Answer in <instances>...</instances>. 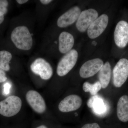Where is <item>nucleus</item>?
I'll list each match as a JSON object with an SVG mask.
<instances>
[{"mask_svg":"<svg viewBox=\"0 0 128 128\" xmlns=\"http://www.w3.org/2000/svg\"><path fill=\"white\" fill-rule=\"evenodd\" d=\"M81 10L80 7L74 6L61 15L57 21L59 27L64 28L72 25L77 21Z\"/></svg>","mask_w":128,"mask_h":128,"instance_id":"f8f14e48","label":"nucleus"},{"mask_svg":"<svg viewBox=\"0 0 128 128\" xmlns=\"http://www.w3.org/2000/svg\"><path fill=\"white\" fill-rule=\"evenodd\" d=\"M22 105V102L19 97L9 96L0 102V114L5 117L13 116L20 112Z\"/></svg>","mask_w":128,"mask_h":128,"instance_id":"f03ea898","label":"nucleus"},{"mask_svg":"<svg viewBox=\"0 0 128 128\" xmlns=\"http://www.w3.org/2000/svg\"><path fill=\"white\" fill-rule=\"evenodd\" d=\"M40 1L43 4L47 5L52 2V0H40Z\"/></svg>","mask_w":128,"mask_h":128,"instance_id":"4be33fe9","label":"nucleus"},{"mask_svg":"<svg viewBox=\"0 0 128 128\" xmlns=\"http://www.w3.org/2000/svg\"><path fill=\"white\" fill-rule=\"evenodd\" d=\"M98 12L94 9L84 10L81 12L76 21V26L78 31L84 32L98 17Z\"/></svg>","mask_w":128,"mask_h":128,"instance_id":"423d86ee","label":"nucleus"},{"mask_svg":"<svg viewBox=\"0 0 128 128\" xmlns=\"http://www.w3.org/2000/svg\"><path fill=\"white\" fill-rule=\"evenodd\" d=\"M28 1V0H16L17 2L20 4H24V3L27 2Z\"/></svg>","mask_w":128,"mask_h":128,"instance_id":"b1692460","label":"nucleus"},{"mask_svg":"<svg viewBox=\"0 0 128 128\" xmlns=\"http://www.w3.org/2000/svg\"><path fill=\"white\" fill-rule=\"evenodd\" d=\"M59 50L60 53L66 54L72 50L74 44L73 35L68 32H62L59 36Z\"/></svg>","mask_w":128,"mask_h":128,"instance_id":"ddd939ff","label":"nucleus"},{"mask_svg":"<svg viewBox=\"0 0 128 128\" xmlns=\"http://www.w3.org/2000/svg\"><path fill=\"white\" fill-rule=\"evenodd\" d=\"M117 115L118 119L124 122L128 121V96L124 95L120 98L117 105Z\"/></svg>","mask_w":128,"mask_h":128,"instance_id":"4468645a","label":"nucleus"},{"mask_svg":"<svg viewBox=\"0 0 128 128\" xmlns=\"http://www.w3.org/2000/svg\"><path fill=\"white\" fill-rule=\"evenodd\" d=\"M114 42L118 48H125L128 43V23L125 21L118 22L114 32Z\"/></svg>","mask_w":128,"mask_h":128,"instance_id":"9b49d317","label":"nucleus"},{"mask_svg":"<svg viewBox=\"0 0 128 128\" xmlns=\"http://www.w3.org/2000/svg\"><path fill=\"white\" fill-rule=\"evenodd\" d=\"M111 65L109 62H106L98 72V81L100 83L102 88L106 89L108 86L111 80Z\"/></svg>","mask_w":128,"mask_h":128,"instance_id":"2eb2a0df","label":"nucleus"},{"mask_svg":"<svg viewBox=\"0 0 128 128\" xmlns=\"http://www.w3.org/2000/svg\"><path fill=\"white\" fill-rule=\"evenodd\" d=\"M83 91L86 92H90L92 96L97 95L98 92L100 90L102 86L99 82L97 81L94 84L85 82L83 83L82 86Z\"/></svg>","mask_w":128,"mask_h":128,"instance_id":"a211bd4d","label":"nucleus"},{"mask_svg":"<svg viewBox=\"0 0 128 128\" xmlns=\"http://www.w3.org/2000/svg\"><path fill=\"white\" fill-rule=\"evenodd\" d=\"M11 38L18 49L28 50L32 46V38L28 28L25 26H18L15 28L12 32Z\"/></svg>","mask_w":128,"mask_h":128,"instance_id":"f257e3e1","label":"nucleus"},{"mask_svg":"<svg viewBox=\"0 0 128 128\" xmlns=\"http://www.w3.org/2000/svg\"><path fill=\"white\" fill-rule=\"evenodd\" d=\"M11 54L6 50L0 51V69L5 71H9L10 69L9 63L12 60Z\"/></svg>","mask_w":128,"mask_h":128,"instance_id":"f3484780","label":"nucleus"},{"mask_svg":"<svg viewBox=\"0 0 128 128\" xmlns=\"http://www.w3.org/2000/svg\"><path fill=\"white\" fill-rule=\"evenodd\" d=\"M81 128H101L100 125L97 123H88L85 124Z\"/></svg>","mask_w":128,"mask_h":128,"instance_id":"6ab92c4d","label":"nucleus"},{"mask_svg":"<svg viewBox=\"0 0 128 128\" xmlns=\"http://www.w3.org/2000/svg\"><path fill=\"white\" fill-rule=\"evenodd\" d=\"M7 80L4 71L0 69V83L4 82Z\"/></svg>","mask_w":128,"mask_h":128,"instance_id":"412c9836","label":"nucleus"},{"mask_svg":"<svg viewBox=\"0 0 128 128\" xmlns=\"http://www.w3.org/2000/svg\"><path fill=\"white\" fill-rule=\"evenodd\" d=\"M108 20L106 14H103L98 17L88 29L87 34L89 38L95 39L99 36L107 27Z\"/></svg>","mask_w":128,"mask_h":128,"instance_id":"6e6552de","label":"nucleus"},{"mask_svg":"<svg viewBox=\"0 0 128 128\" xmlns=\"http://www.w3.org/2000/svg\"><path fill=\"white\" fill-rule=\"evenodd\" d=\"M78 54L75 49H72L62 57L58 63L57 73L60 76H64L70 72L76 64Z\"/></svg>","mask_w":128,"mask_h":128,"instance_id":"7ed1b4c3","label":"nucleus"},{"mask_svg":"<svg viewBox=\"0 0 128 128\" xmlns=\"http://www.w3.org/2000/svg\"><path fill=\"white\" fill-rule=\"evenodd\" d=\"M87 105L89 108H92L96 112L100 113L105 110V105L102 99L98 95L92 96L88 99Z\"/></svg>","mask_w":128,"mask_h":128,"instance_id":"dca6fc26","label":"nucleus"},{"mask_svg":"<svg viewBox=\"0 0 128 128\" xmlns=\"http://www.w3.org/2000/svg\"><path fill=\"white\" fill-rule=\"evenodd\" d=\"M4 19V14L2 12H0V24L2 23Z\"/></svg>","mask_w":128,"mask_h":128,"instance_id":"5701e85b","label":"nucleus"},{"mask_svg":"<svg viewBox=\"0 0 128 128\" xmlns=\"http://www.w3.org/2000/svg\"><path fill=\"white\" fill-rule=\"evenodd\" d=\"M11 85L9 83H6L4 86L3 93L4 95H8L10 93Z\"/></svg>","mask_w":128,"mask_h":128,"instance_id":"aec40b11","label":"nucleus"},{"mask_svg":"<svg viewBox=\"0 0 128 128\" xmlns=\"http://www.w3.org/2000/svg\"><path fill=\"white\" fill-rule=\"evenodd\" d=\"M35 128H48L45 125H41Z\"/></svg>","mask_w":128,"mask_h":128,"instance_id":"393cba45","label":"nucleus"},{"mask_svg":"<svg viewBox=\"0 0 128 128\" xmlns=\"http://www.w3.org/2000/svg\"><path fill=\"white\" fill-rule=\"evenodd\" d=\"M103 60L99 58L89 60L82 64L79 72L81 78H87L92 77L98 73L103 66Z\"/></svg>","mask_w":128,"mask_h":128,"instance_id":"0eeeda50","label":"nucleus"},{"mask_svg":"<svg viewBox=\"0 0 128 128\" xmlns=\"http://www.w3.org/2000/svg\"><path fill=\"white\" fill-rule=\"evenodd\" d=\"M32 72L44 80H50L53 75V70L50 64L44 58H38L30 66Z\"/></svg>","mask_w":128,"mask_h":128,"instance_id":"39448f33","label":"nucleus"},{"mask_svg":"<svg viewBox=\"0 0 128 128\" xmlns=\"http://www.w3.org/2000/svg\"><path fill=\"white\" fill-rule=\"evenodd\" d=\"M82 98L76 94L67 96L59 104V110L62 112H68L78 110L82 105Z\"/></svg>","mask_w":128,"mask_h":128,"instance_id":"1a4fd4ad","label":"nucleus"},{"mask_svg":"<svg viewBox=\"0 0 128 128\" xmlns=\"http://www.w3.org/2000/svg\"><path fill=\"white\" fill-rule=\"evenodd\" d=\"M112 82L115 87L119 88L122 86L128 77V60L121 59L113 70Z\"/></svg>","mask_w":128,"mask_h":128,"instance_id":"20e7f679","label":"nucleus"},{"mask_svg":"<svg viewBox=\"0 0 128 128\" xmlns=\"http://www.w3.org/2000/svg\"><path fill=\"white\" fill-rule=\"evenodd\" d=\"M26 98L28 103L34 112L42 114L46 110V104L43 98L36 91L30 90L27 92Z\"/></svg>","mask_w":128,"mask_h":128,"instance_id":"9d476101","label":"nucleus"}]
</instances>
